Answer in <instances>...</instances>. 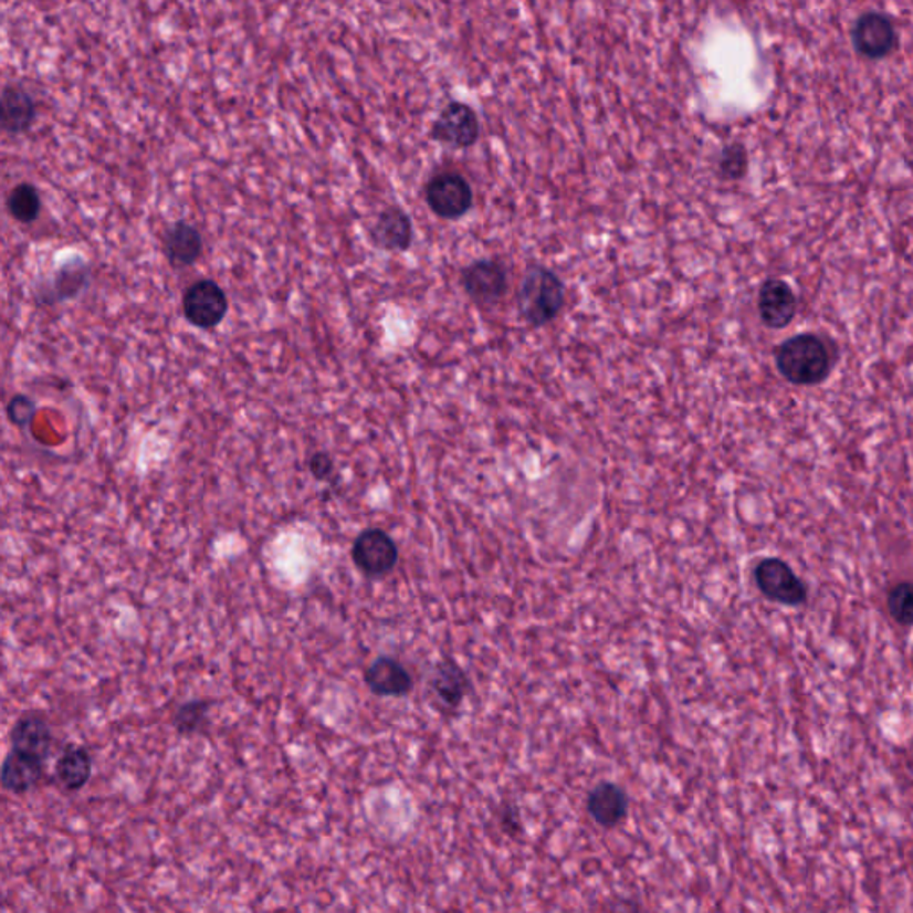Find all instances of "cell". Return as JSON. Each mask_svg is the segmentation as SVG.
Masks as SVG:
<instances>
[{
    "label": "cell",
    "mask_w": 913,
    "mask_h": 913,
    "mask_svg": "<svg viewBox=\"0 0 913 913\" xmlns=\"http://www.w3.org/2000/svg\"><path fill=\"white\" fill-rule=\"evenodd\" d=\"M776 368L794 386H817L830 377L833 357L822 337L798 334L778 346Z\"/></svg>",
    "instance_id": "cell-1"
},
{
    "label": "cell",
    "mask_w": 913,
    "mask_h": 913,
    "mask_svg": "<svg viewBox=\"0 0 913 913\" xmlns=\"http://www.w3.org/2000/svg\"><path fill=\"white\" fill-rule=\"evenodd\" d=\"M517 304L528 324L543 327L563 311L564 284L548 267L531 266L520 287Z\"/></svg>",
    "instance_id": "cell-2"
},
{
    "label": "cell",
    "mask_w": 913,
    "mask_h": 913,
    "mask_svg": "<svg viewBox=\"0 0 913 913\" xmlns=\"http://www.w3.org/2000/svg\"><path fill=\"white\" fill-rule=\"evenodd\" d=\"M755 584L762 595L785 607H799L808 598L807 584L781 558H764L755 568Z\"/></svg>",
    "instance_id": "cell-3"
},
{
    "label": "cell",
    "mask_w": 913,
    "mask_h": 913,
    "mask_svg": "<svg viewBox=\"0 0 913 913\" xmlns=\"http://www.w3.org/2000/svg\"><path fill=\"white\" fill-rule=\"evenodd\" d=\"M182 313L188 324L197 328L218 327L229 313V298L225 291L211 279L193 282L182 295Z\"/></svg>",
    "instance_id": "cell-4"
},
{
    "label": "cell",
    "mask_w": 913,
    "mask_h": 913,
    "mask_svg": "<svg viewBox=\"0 0 913 913\" xmlns=\"http://www.w3.org/2000/svg\"><path fill=\"white\" fill-rule=\"evenodd\" d=\"M351 560L366 577H386L398 564L397 543L380 528H368L354 541Z\"/></svg>",
    "instance_id": "cell-5"
},
{
    "label": "cell",
    "mask_w": 913,
    "mask_h": 913,
    "mask_svg": "<svg viewBox=\"0 0 913 913\" xmlns=\"http://www.w3.org/2000/svg\"><path fill=\"white\" fill-rule=\"evenodd\" d=\"M854 51L868 60H883L891 56L898 46L894 23L886 14L878 11L863 13L851 31Z\"/></svg>",
    "instance_id": "cell-6"
},
{
    "label": "cell",
    "mask_w": 913,
    "mask_h": 913,
    "mask_svg": "<svg viewBox=\"0 0 913 913\" xmlns=\"http://www.w3.org/2000/svg\"><path fill=\"white\" fill-rule=\"evenodd\" d=\"M427 203L439 218L457 220L470 211L473 191L459 174H441L427 186Z\"/></svg>",
    "instance_id": "cell-7"
},
{
    "label": "cell",
    "mask_w": 913,
    "mask_h": 913,
    "mask_svg": "<svg viewBox=\"0 0 913 913\" xmlns=\"http://www.w3.org/2000/svg\"><path fill=\"white\" fill-rule=\"evenodd\" d=\"M462 286L475 304H496L507 290V273L496 261H476L462 272Z\"/></svg>",
    "instance_id": "cell-8"
},
{
    "label": "cell",
    "mask_w": 913,
    "mask_h": 913,
    "mask_svg": "<svg viewBox=\"0 0 913 913\" xmlns=\"http://www.w3.org/2000/svg\"><path fill=\"white\" fill-rule=\"evenodd\" d=\"M798 313L793 287L781 279H767L758 291V314L769 328H785Z\"/></svg>",
    "instance_id": "cell-9"
},
{
    "label": "cell",
    "mask_w": 913,
    "mask_h": 913,
    "mask_svg": "<svg viewBox=\"0 0 913 913\" xmlns=\"http://www.w3.org/2000/svg\"><path fill=\"white\" fill-rule=\"evenodd\" d=\"M365 682L375 696L401 697L412 691V676L398 660L379 657L365 673Z\"/></svg>",
    "instance_id": "cell-10"
},
{
    "label": "cell",
    "mask_w": 913,
    "mask_h": 913,
    "mask_svg": "<svg viewBox=\"0 0 913 913\" xmlns=\"http://www.w3.org/2000/svg\"><path fill=\"white\" fill-rule=\"evenodd\" d=\"M434 138L453 147H471L479 138L475 113L464 104H450L435 122Z\"/></svg>",
    "instance_id": "cell-11"
},
{
    "label": "cell",
    "mask_w": 913,
    "mask_h": 913,
    "mask_svg": "<svg viewBox=\"0 0 913 913\" xmlns=\"http://www.w3.org/2000/svg\"><path fill=\"white\" fill-rule=\"evenodd\" d=\"M52 747V732L40 714H25L14 723L11 749L46 762Z\"/></svg>",
    "instance_id": "cell-12"
},
{
    "label": "cell",
    "mask_w": 913,
    "mask_h": 913,
    "mask_svg": "<svg viewBox=\"0 0 913 913\" xmlns=\"http://www.w3.org/2000/svg\"><path fill=\"white\" fill-rule=\"evenodd\" d=\"M2 129L8 134L28 133L36 120V104L20 84H6L0 101Z\"/></svg>",
    "instance_id": "cell-13"
},
{
    "label": "cell",
    "mask_w": 913,
    "mask_h": 913,
    "mask_svg": "<svg viewBox=\"0 0 913 913\" xmlns=\"http://www.w3.org/2000/svg\"><path fill=\"white\" fill-rule=\"evenodd\" d=\"M369 235L379 249L388 250V252H406L412 245L411 218L407 217L400 208L384 209Z\"/></svg>",
    "instance_id": "cell-14"
},
{
    "label": "cell",
    "mask_w": 913,
    "mask_h": 913,
    "mask_svg": "<svg viewBox=\"0 0 913 913\" xmlns=\"http://www.w3.org/2000/svg\"><path fill=\"white\" fill-rule=\"evenodd\" d=\"M202 249L203 240L199 229L185 220L174 223L162 238V250L171 266H191L199 261Z\"/></svg>",
    "instance_id": "cell-15"
},
{
    "label": "cell",
    "mask_w": 913,
    "mask_h": 913,
    "mask_svg": "<svg viewBox=\"0 0 913 913\" xmlns=\"http://www.w3.org/2000/svg\"><path fill=\"white\" fill-rule=\"evenodd\" d=\"M587 812L604 828H613L627 817V793L618 785L600 784L596 789L590 790L589 798H587Z\"/></svg>",
    "instance_id": "cell-16"
},
{
    "label": "cell",
    "mask_w": 913,
    "mask_h": 913,
    "mask_svg": "<svg viewBox=\"0 0 913 913\" xmlns=\"http://www.w3.org/2000/svg\"><path fill=\"white\" fill-rule=\"evenodd\" d=\"M45 762L29 757L25 753L10 749L2 766V787L8 793H28L42 778Z\"/></svg>",
    "instance_id": "cell-17"
},
{
    "label": "cell",
    "mask_w": 913,
    "mask_h": 913,
    "mask_svg": "<svg viewBox=\"0 0 913 913\" xmlns=\"http://www.w3.org/2000/svg\"><path fill=\"white\" fill-rule=\"evenodd\" d=\"M93 762L86 747L70 744L57 758L56 776L63 789L75 793L83 789L92 778Z\"/></svg>",
    "instance_id": "cell-18"
},
{
    "label": "cell",
    "mask_w": 913,
    "mask_h": 913,
    "mask_svg": "<svg viewBox=\"0 0 913 913\" xmlns=\"http://www.w3.org/2000/svg\"><path fill=\"white\" fill-rule=\"evenodd\" d=\"M432 688L447 705L459 706L470 691V680L455 662L443 660L435 665Z\"/></svg>",
    "instance_id": "cell-19"
},
{
    "label": "cell",
    "mask_w": 913,
    "mask_h": 913,
    "mask_svg": "<svg viewBox=\"0 0 913 913\" xmlns=\"http://www.w3.org/2000/svg\"><path fill=\"white\" fill-rule=\"evenodd\" d=\"M6 208H8L11 218L19 223L36 222L40 212H42L40 191H38L33 185H29V182L14 186L13 190L8 195Z\"/></svg>",
    "instance_id": "cell-20"
},
{
    "label": "cell",
    "mask_w": 913,
    "mask_h": 913,
    "mask_svg": "<svg viewBox=\"0 0 913 913\" xmlns=\"http://www.w3.org/2000/svg\"><path fill=\"white\" fill-rule=\"evenodd\" d=\"M212 703L208 700H193L182 703L174 714V728L182 737H193L203 734L209 724V709Z\"/></svg>",
    "instance_id": "cell-21"
},
{
    "label": "cell",
    "mask_w": 913,
    "mask_h": 913,
    "mask_svg": "<svg viewBox=\"0 0 913 913\" xmlns=\"http://www.w3.org/2000/svg\"><path fill=\"white\" fill-rule=\"evenodd\" d=\"M886 609L895 623L913 627V581H900L886 596Z\"/></svg>",
    "instance_id": "cell-22"
},
{
    "label": "cell",
    "mask_w": 913,
    "mask_h": 913,
    "mask_svg": "<svg viewBox=\"0 0 913 913\" xmlns=\"http://www.w3.org/2000/svg\"><path fill=\"white\" fill-rule=\"evenodd\" d=\"M747 153L741 144L728 145L724 148L720 159L721 177L728 180L743 179L747 174Z\"/></svg>",
    "instance_id": "cell-23"
},
{
    "label": "cell",
    "mask_w": 913,
    "mask_h": 913,
    "mask_svg": "<svg viewBox=\"0 0 913 913\" xmlns=\"http://www.w3.org/2000/svg\"><path fill=\"white\" fill-rule=\"evenodd\" d=\"M6 414H8V420L17 427H29L36 416V403L25 395H14L8 401Z\"/></svg>",
    "instance_id": "cell-24"
},
{
    "label": "cell",
    "mask_w": 913,
    "mask_h": 913,
    "mask_svg": "<svg viewBox=\"0 0 913 913\" xmlns=\"http://www.w3.org/2000/svg\"><path fill=\"white\" fill-rule=\"evenodd\" d=\"M307 464H309L311 475H313L314 479L322 480V482L336 479V468H334L333 457L328 455V453H313Z\"/></svg>",
    "instance_id": "cell-25"
},
{
    "label": "cell",
    "mask_w": 913,
    "mask_h": 913,
    "mask_svg": "<svg viewBox=\"0 0 913 913\" xmlns=\"http://www.w3.org/2000/svg\"><path fill=\"white\" fill-rule=\"evenodd\" d=\"M912 664H913V657H912Z\"/></svg>",
    "instance_id": "cell-26"
}]
</instances>
